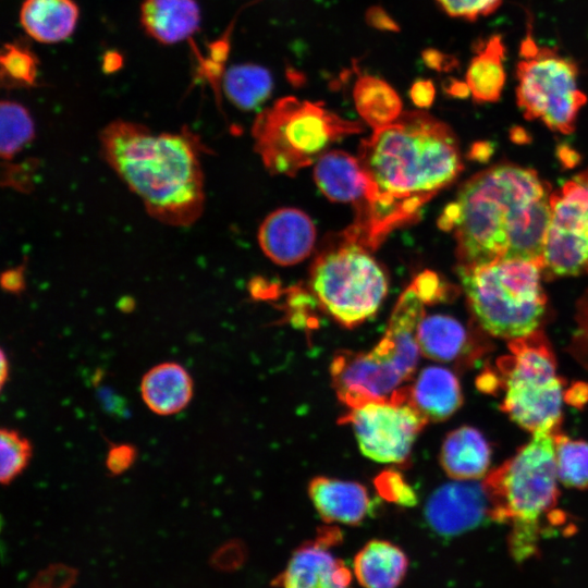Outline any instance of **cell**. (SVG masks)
I'll return each mask as SVG.
<instances>
[{"label":"cell","instance_id":"cell-23","mask_svg":"<svg viewBox=\"0 0 588 588\" xmlns=\"http://www.w3.org/2000/svg\"><path fill=\"white\" fill-rule=\"evenodd\" d=\"M78 8L73 0H25L20 23L25 33L42 44L69 38L76 27Z\"/></svg>","mask_w":588,"mask_h":588},{"label":"cell","instance_id":"cell-13","mask_svg":"<svg viewBox=\"0 0 588 588\" xmlns=\"http://www.w3.org/2000/svg\"><path fill=\"white\" fill-rule=\"evenodd\" d=\"M341 540L336 527H323L291 555L285 568L272 580L275 588H352V573L330 550Z\"/></svg>","mask_w":588,"mask_h":588},{"label":"cell","instance_id":"cell-17","mask_svg":"<svg viewBox=\"0 0 588 588\" xmlns=\"http://www.w3.org/2000/svg\"><path fill=\"white\" fill-rule=\"evenodd\" d=\"M140 396L147 408L159 416L184 411L194 395V381L187 369L176 362L152 366L140 380Z\"/></svg>","mask_w":588,"mask_h":588},{"label":"cell","instance_id":"cell-25","mask_svg":"<svg viewBox=\"0 0 588 588\" xmlns=\"http://www.w3.org/2000/svg\"><path fill=\"white\" fill-rule=\"evenodd\" d=\"M476 56L471 59L465 75L475 102H495L500 99L506 81L503 64L505 46L500 35H492L476 45Z\"/></svg>","mask_w":588,"mask_h":588},{"label":"cell","instance_id":"cell-11","mask_svg":"<svg viewBox=\"0 0 588 588\" xmlns=\"http://www.w3.org/2000/svg\"><path fill=\"white\" fill-rule=\"evenodd\" d=\"M542 273L547 279L588 274V169L550 197Z\"/></svg>","mask_w":588,"mask_h":588},{"label":"cell","instance_id":"cell-42","mask_svg":"<svg viewBox=\"0 0 588 588\" xmlns=\"http://www.w3.org/2000/svg\"><path fill=\"white\" fill-rule=\"evenodd\" d=\"M540 50V47L536 44L530 35L522 41L519 48V54L523 59H532L535 58Z\"/></svg>","mask_w":588,"mask_h":588},{"label":"cell","instance_id":"cell-27","mask_svg":"<svg viewBox=\"0 0 588 588\" xmlns=\"http://www.w3.org/2000/svg\"><path fill=\"white\" fill-rule=\"evenodd\" d=\"M222 87L233 105L243 110H250L269 97L272 77L269 71L260 65L237 64L224 73Z\"/></svg>","mask_w":588,"mask_h":588},{"label":"cell","instance_id":"cell-9","mask_svg":"<svg viewBox=\"0 0 588 588\" xmlns=\"http://www.w3.org/2000/svg\"><path fill=\"white\" fill-rule=\"evenodd\" d=\"M511 355L500 358L501 409L523 429L558 431L562 420L563 380L542 330L509 342Z\"/></svg>","mask_w":588,"mask_h":588},{"label":"cell","instance_id":"cell-2","mask_svg":"<svg viewBox=\"0 0 588 588\" xmlns=\"http://www.w3.org/2000/svg\"><path fill=\"white\" fill-rule=\"evenodd\" d=\"M551 194L535 170L514 163L468 179L438 220L442 230L454 231L457 266L520 259L542 268Z\"/></svg>","mask_w":588,"mask_h":588},{"label":"cell","instance_id":"cell-21","mask_svg":"<svg viewBox=\"0 0 588 588\" xmlns=\"http://www.w3.org/2000/svg\"><path fill=\"white\" fill-rule=\"evenodd\" d=\"M140 23L157 41L173 45L198 30L200 9L196 0H144Z\"/></svg>","mask_w":588,"mask_h":588},{"label":"cell","instance_id":"cell-38","mask_svg":"<svg viewBox=\"0 0 588 588\" xmlns=\"http://www.w3.org/2000/svg\"><path fill=\"white\" fill-rule=\"evenodd\" d=\"M366 22L368 25L379 30H400V26L394 19L379 5H373L366 11Z\"/></svg>","mask_w":588,"mask_h":588},{"label":"cell","instance_id":"cell-14","mask_svg":"<svg viewBox=\"0 0 588 588\" xmlns=\"http://www.w3.org/2000/svg\"><path fill=\"white\" fill-rule=\"evenodd\" d=\"M424 514L436 534L453 537L491 519V504L482 482L456 480L430 494Z\"/></svg>","mask_w":588,"mask_h":588},{"label":"cell","instance_id":"cell-30","mask_svg":"<svg viewBox=\"0 0 588 588\" xmlns=\"http://www.w3.org/2000/svg\"><path fill=\"white\" fill-rule=\"evenodd\" d=\"M33 455L30 441L20 431L2 427L0 431V481L12 483L28 466Z\"/></svg>","mask_w":588,"mask_h":588},{"label":"cell","instance_id":"cell-44","mask_svg":"<svg viewBox=\"0 0 588 588\" xmlns=\"http://www.w3.org/2000/svg\"><path fill=\"white\" fill-rule=\"evenodd\" d=\"M560 159L563 161L564 164L567 167H572L577 163L579 156L576 151L567 148V147H561L559 151Z\"/></svg>","mask_w":588,"mask_h":588},{"label":"cell","instance_id":"cell-18","mask_svg":"<svg viewBox=\"0 0 588 588\" xmlns=\"http://www.w3.org/2000/svg\"><path fill=\"white\" fill-rule=\"evenodd\" d=\"M407 403L429 421H442L455 414L463 404L457 377L448 368H424L408 385Z\"/></svg>","mask_w":588,"mask_h":588},{"label":"cell","instance_id":"cell-31","mask_svg":"<svg viewBox=\"0 0 588 588\" xmlns=\"http://www.w3.org/2000/svg\"><path fill=\"white\" fill-rule=\"evenodd\" d=\"M1 78L10 86H32L37 75V59L26 47L10 42L4 45L1 56Z\"/></svg>","mask_w":588,"mask_h":588},{"label":"cell","instance_id":"cell-35","mask_svg":"<svg viewBox=\"0 0 588 588\" xmlns=\"http://www.w3.org/2000/svg\"><path fill=\"white\" fill-rule=\"evenodd\" d=\"M420 298L425 304H432L439 301H443L449 296V286L441 282L439 277L430 271L421 272L412 283Z\"/></svg>","mask_w":588,"mask_h":588},{"label":"cell","instance_id":"cell-37","mask_svg":"<svg viewBox=\"0 0 588 588\" xmlns=\"http://www.w3.org/2000/svg\"><path fill=\"white\" fill-rule=\"evenodd\" d=\"M409 96L417 107L426 109L433 103L436 87L429 79H417L411 87Z\"/></svg>","mask_w":588,"mask_h":588},{"label":"cell","instance_id":"cell-3","mask_svg":"<svg viewBox=\"0 0 588 588\" xmlns=\"http://www.w3.org/2000/svg\"><path fill=\"white\" fill-rule=\"evenodd\" d=\"M109 166L159 221L186 226L204 208L199 145L188 132L154 134L128 121H114L100 135Z\"/></svg>","mask_w":588,"mask_h":588},{"label":"cell","instance_id":"cell-12","mask_svg":"<svg viewBox=\"0 0 588 588\" xmlns=\"http://www.w3.org/2000/svg\"><path fill=\"white\" fill-rule=\"evenodd\" d=\"M354 430L362 453L372 461L404 464L428 420L408 403L375 402L341 417Z\"/></svg>","mask_w":588,"mask_h":588},{"label":"cell","instance_id":"cell-6","mask_svg":"<svg viewBox=\"0 0 588 588\" xmlns=\"http://www.w3.org/2000/svg\"><path fill=\"white\" fill-rule=\"evenodd\" d=\"M456 272L474 318L489 334L513 340L539 329L547 306L540 265L512 259L457 266Z\"/></svg>","mask_w":588,"mask_h":588},{"label":"cell","instance_id":"cell-29","mask_svg":"<svg viewBox=\"0 0 588 588\" xmlns=\"http://www.w3.org/2000/svg\"><path fill=\"white\" fill-rule=\"evenodd\" d=\"M35 136L34 121L21 103L4 100L0 106V152L12 160Z\"/></svg>","mask_w":588,"mask_h":588},{"label":"cell","instance_id":"cell-8","mask_svg":"<svg viewBox=\"0 0 588 588\" xmlns=\"http://www.w3.org/2000/svg\"><path fill=\"white\" fill-rule=\"evenodd\" d=\"M371 252L344 230L324 243L310 267L315 298L345 328L372 317L388 293V275Z\"/></svg>","mask_w":588,"mask_h":588},{"label":"cell","instance_id":"cell-33","mask_svg":"<svg viewBox=\"0 0 588 588\" xmlns=\"http://www.w3.org/2000/svg\"><path fill=\"white\" fill-rule=\"evenodd\" d=\"M443 12L454 19L469 22L487 16L499 9L502 0H436Z\"/></svg>","mask_w":588,"mask_h":588},{"label":"cell","instance_id":"cell-16","mask_svg":"<svg viewBox=\"0 0 588 588\" xmlns=\"http://www.w3.org/2000/svg\"><path fill=\"white\" fill-rule=\"evenodd\" d=\"M309 498L326 523L356 526L370 510L367 489L355 481L316 477L308 485Z\"/></svg>","mask_w":588,"mask_h":588},{"label":"cell","instance_id":"cell-20","mask_svg":"<svg viewBox=\"0 0 588 588\" xmlns=\"http://www.w3.org/2000/svg\"><path fill=\"white\" fill-rule=\"evenodd\" d=\"M491 448L476 428L461 426L449 432L440 451V463L446 475L455 480H476L490 466Z\"/></svg>","mask_w":588,"mask_h":588},{"label":"cell","instance_id":"cell-36","mask_svg":"<svg viewBox=\"0 0 588 588\" xmlns=\"http://www.w3.org/2000/svg\"><path fill=\"white\" fill-rule=\"evenodd\" d=\"M425 64L437 72H450L458 68V60L453 54L442 52L434 48H428L422 51Z\"/></svg>","mask_w":588,"mask_h":588},{"label":"cell","instance_id":"cell-26","mask_svg":"<svg viewBox=\"0 0 588 588\" xmlns=\"http://www.w3.org/2000/svg\"><path fill=\"white\" fill-rule=\"evenodd\" d=\"M353 99L358 114L373 131L393 123L403 113L395 89L372 75H364L356 81Z\"/></svg>","mask_w":588,"mask_h":588},{"label":"cell","instance_id":"cell-39","mask_svg":"<svg viewBox=\"0 0 588 588\" xmlns=\"http://www.w3.org/2000/svg\"><path fill=\"white\" fill-rule=\"evenodd\" d=\"M2 287L11 293H19L24 289L22 269H11L2 274Z\"/></svg>","mask_w":588,"mask_h":588},{"label":"cell","instance_id":"cell-1","mask_svg":"<svg viewBox=\"0 0 588 588\" xmlns=\"http://www.w3.org/2000/svg\"><path fill=\"white\" fill-rule=\"evenodd\" d=\"M357 158L368 189L346 230L371 250L392 231L415 222L422 206L464 169L453 130L422 111L404 112L375 130L360 142Z\"/></svg>","mask_w":588,"mask_h":588},{"label":"cell","instance_id":"cell-40","mask_svg":"<svg viewBox=\"0 0 588 588\" xmlns=\"http://www.w3.org/2000/svg\"><path fill=\"white\" fill-rule=\"evenodd\" d=\"M443 89L452 97L466 98L470 95V89L466 81L463 82L456 78H449L444 83Z\"/></svg>","mask_w":588,"mask_h":588},{"label":"cell","instance_id":"cell-7","mask_svg":"<svg viewBox=\"0 0 588 588\" xmlns=\"http://www.w3.org/2000/svg\"><path fill=\"white\" fill-rule=\"evenodd\" d=\"M363 131L322 103L289 96L261 111L253 125L255 150L271 174L293 176L345 136Z\"/></svg>","mask_w":588,"mask_h":588},{"label":"cell","instance_id":"cell-41","mask_svg":"<svg viewBox=\"0 0 588 588\" xmlns=\"http://www.w3.org/2000/svg\"><path fill=\"white\" fill-rule=\"evenodd\" d=\"M492 151H493V148L490 143L477 142L473 145L469 156L471 159H476L478 161H486L489 159Z\"/></svg>","mask_w":588,"mask_h":588},{"label":"cell","instance_id":"cell-28","mask_svg":"<svg viewBox=\"0 0 588 588\" xmlns=\"http://www.w3.org/2000/svg\"><path fill=\"white\" fill-rule=\"evenodd\" d=\"M559 481L574 489H588V442L574 440L558 430L554 433Z\"/></svg>","mask_w":588,"mask_h":588},{"label":"cell","instance_id":"cell-19","mask_svg":"<svg viewBox=\"0 0 588 588\" xmlns=\"http://www.w3.org/2000/svg\"><path fill=\"white\" fill-rule=\"evenodd\" d=\"M314 179L332 201L350 203L357 209L365 200L368 180L357 157L343 150H328L316 162Z\"/></svg>","mask_w":588,"mask_h":588},{"label":"cell","instance_id":"cell-10","mask_svg":"<svg viewBox=\"0 0 588 588\" xmlns=\"http://www.w3.org/2000/svg\"><path fill=\"white\" fill-rule=\"evenodd\" d=\"M578 73L576 62L555 48L540 47L535 58L520 60L516 65V101L525 119H539L554 132L573 133L578 112L587 102L577 85Z\"/></svg>","mask_w":588,"mask_h":588},{"label":"cell","instance_id":"cell-46","mask_svg":"<svg viewBox=\"0 0 588 588\" xmlns=\"http://www.w3.org/2000/svg\"><path fill=\"white\" fill-rule=\"evenodd\" d=\"M512 138L514 140H520V142H524V139H528L526 132L522 127H515L512 131Z\"/></svg>","mask_w":588,"mask_h":588},{"label":"cell","instance_id":"cell-5","mask_svg":"<svg viewBox=\"0 0 588 588\" xmlns=\"http://www.w3.org/2000/svg\"><path fill=\"white\" fill-rule=\"evenodd\" d=\"M420 314L396 305L381 340L369 352L339 351L330 365L332 387L348 409L367 403H407L408 383L419 358Z\"/></svg>","mask_w":588,"mask_h":588},{"label":"cell","instance_id":"cell-24","mask_svg":"<svg viewBox=\"0 0 588 588\" xmlns=\"http://www.w3.org/2000/svg\"><path fill=\"white\" fill-rule=\"evenodd\" d=\"M416 336L420 353L430 359L449 363L470 355V332L451 316H425Z\"/></svg>","mask_w":588,"mask_h":588},{"label":"cell","instance_id":"cell-43","mask_svg":"<svg viewBox=\"0 0 588 588\" xmlns=\"http://www.w3.org/2000/svg\"><path fill=\"white\" fill-rule=\"evenodd\" d=\"M10 377V363L5 355V352L1 350L0 354V387L3 389V387L7 384Z\"/></svg>","mask_w":588,"mask_h":588},{"label":"cell","instance_id":"cell-15","mask_svg":"<svg viewBox=\"0 0 588 588\" xmlns=\"http://www.w3.org/2000/svg\"><path fill=\"white\" fill-rule=\"evenodd\" d=\"M315 241V224L296 208H281L271 212L258 231L262 252L281 266L295 265L307 258Z\"/></svg>","mask_w":588,"mask_h":588},{"label":"cell","instance_id":"cell-34","mask_svg":"<svg viewBox=\"0 0 588 588\" xmlns=\"http://www.w3.org/2000/svg\"><path fill=\"white\" fill-rule=\"evenodd\" d=\"M137 458V450L131 443H112L107 452L105 465L112 476L127 471Z\"/></svg>","mask_w":588,"mask_h":588},{"label":"cell","instance_id":"cell-22","mask_svg":"<svg viewBox=\"0 0 588 588\" xmlns=\"http://www.w3.org/2000/svg\"><path fill=\"white\" fill-rule=\"evenodd\" d=\"M353 568L364 588H397L406 575L408 559L394 543L373 539L357 552Z\"/></svg>","mask_w":588,"mask_h":588},{"label":"cell","instance_id":"cell-4","mask_svg":"<svg viewBox=\"0 0 588 588\" xmlns=\"http://www.w3.org/2000/svg\"><path fill=\"white\" fill-rule=\"evenodd\" d=\"M555 432L532 433L482 481L491 504V520L512 525L509 546L516 560L535 553L544 519L552 525L562 523L553 518L559 500Z\"/></svg>","mask_w":588,"mask_h":588},{"label":"cell","instance_id":"cell-32","mask_svg":"<svg viewBox=\"0 0 588 588\" xmlns=\"http://www.w3.org/2000/svg\"><path fill=\"white\" fill-rule=\"evenodd\" d=\"M375 486L378 493L389 502L403 506H413L417 503L416 493L397 471H382L375 479Z\"/></svg>","mask_w":588,"mask_h":588},{"label":"cell","instance_id":"cell-45","mask_svg":"<svg viewBox=\"0 0 588 588\" xmlns=\"http://www.w3.org/2000/svg\"><path fill=\"white\" fill-rule=\"evenodd\" d=\"M121 61L122 59L118 53H108L105 57L103 68L107 72L115 71L121 66Z\"/></svg>","mask_w":588,"mask_h":588}]
</instances>
